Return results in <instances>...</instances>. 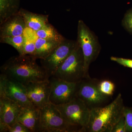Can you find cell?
<instances>
[{
	"label": "cell",
	"instance_id": "cell-14",
	"mask_svg": "<svg viewBox=\"0 0 132 132\" xmlns=\"http://www.w3.org/2000/svg\"><path fill=\"white\" fill-rule=\"evenodd\" d=\"M40 121V109L35 106L22 107L16 120L31 132H39Z\"/></svg>",
	"mask_w": 132,
	"mask_h": 132
},
{
	"label": "cell",
	"instance_id": "cell-8",
	"mask_svg": "<svg viewBox=\"0 0 132 132\" xmlns=\"http://www.w3.org/2000/svg\"><path fill=\"white\" fill-rule=\"evenodd\" d=\"M49 102L55 106L68 103L76 97L78 82H68L52 77L49 78Z\"/></svg>",
	"mask_w": 132,
	"mask_h": 132
},
{
	"label": "cell",
	"instance_id": "cell-19",
	"mask_svg": "<svg viewBox=\"0 0 132 132\" xmlns=\"http://www.w3.org/2000/svg\"><path fill=\"white\" fill-rule=\"evenodd\" d=\"M25 37L23 35L0 38L1 43H5L12 46L19 53L20 55H23V47Z\"/></svg>",
	"mask_w": 132,
	"mask_h": 132
},
{
	"label": "cell",
	"instance_id": "cell-1",
	"mask_svg": "<svg viewBox=\"0 0 132 132\" xmlns=\"http://www.w3.org/2000/svg\"><path fill=\"white\" fill-rule=\"evenodd\" d=\"M36 60L28 55L12 57L1 67V73L24 85L48 80L49 76Z\"/></svg>",
	"mask_w": 132,
	"mask_h": 132
},
{
	"label": "cell",
	"instance_id": "cell-22",
	"mask_svg": "<svg viewBox=\"0 0 132 132\" xmlns=\"http://www.w3.org/2000/svg\"><path fill=\"white\" fill-rule=\"evenodd\" d=\"M36 50L35 41H33L29 39H27L25 37V42L23 47V55H28L35 57Z\"/></svg>",
	"mask_w": 132,
	"mask_h": 132
},
{
	"label": "cell",
	"instance_id": "cell-16",
	"mask_svg": "<svg viewBox=\"0 0 132 132\" xmlns=\"http://www.w3.org/2000/svg\"><path fill=\"white\" fill-rule=\"evenodd\" d=\"M61 42L37 38L35 41L36 50L35 57L37 59H44L48 56Z\"/></svg>",
	"mask_w": 132,
	"mask_h": 132
},
{
	"label": "cell",
	"instance_id": "cell-20",
	"mask_svg": "<svg viewBox=\"0 0 132 132\" xmlns=\"http://www.w3.org/2000/svg\"><path fill=\"white\" fill-rule=\"evenodd\" d=\"M98 87L100 92L105 96H112L115 90V85L111 81L103 80L99 81Z\"/></svg>",
	"mask_w": 132,
	"mask_h": 132
},
{
	"label": "cell",
	"instance_id": "cell-2",
	"mask_svg": "<svg viewBox=\"0 0 132 132\" xmlns=\"http://www.w3.org/2000/svg\"><path fill=\"white\" fill-rule=\"evenodd\" d=\"M125 107L119 93L107 105L91 109L89 122L85 132H112L114 125L123 116Z\"/></svg>",
	"mask_w": 132,
	"mask_h": 132
},
{
	"label": "cell",
	"instance_id": "cell-26",
	"mask_svg": "<svg viewBox=\"0 0 132 132\" xmlns=\"http://www.w3.org/2000/svg\"><path fill=\"white\" fill-rule=\"evenodd\" d=\"M7 132H31L24 125L16 122L10 127Z\"/></svg>",
	"mask_w": 132,
	"mask_h": 132
},
{
	"label": "cell",
	"instance_id": "cell-23",
	"mask_svg": "<svg viewBox=\"0 0 132 132\" xmlns=\"http://www.w3.org/2000/svg\"><path fill=\"white\" fill-rule=\"evenodd\" d=\"M126 123V131L132 132V108L125 107L123 111Z\"/></svg>",
	"mask_w": 132,
	"mask_h": 132
},
{
	"label": "cell",
	"instance_id": "cell-5",
	"mask_svg": "<svg viewBox=\"0 0 132 132\" xmlns=\"http://www.w3.org/2000/svg\"><path fill=\"white\" fill-rule=\"evenodd\" d=\"M56 107L67 123L75 128L78 132H85L89 122L90 110L78 97Z\"/></svg>",
	"mask_w": 132,
	"mask_h": 132
},
{
	"label": "cell",
	"instance_id": "cell-7",
	"mask_svg": "<svg viewBox=\"0 0 132 132\" xmlns=\"http://www.w3.org/2000/svg\"><path fill=\"white\" fill-rule=\"evenodd\" d=\"M97 80L84 78L78 82L76 97L80 99L89 109L102 106L110 97L102 94L99 90Z\"/></svg>",
	"mask_w": 132,
	"mask_h": 132
},
{
	"label": "cell",
	"instance_id": "cell-18",
	"mask_svg": "<svg viewBox=\"0 0 132 132\" xmlns=\"http://www.w3.org/2000/svg\"><path fill=\"white\" fill-rule=\"evenodd\" d=\"M35 32L37 38L48 40L61 42L65 39L54 27L49 23Z\"/></svg>",
	"mask_w": 132,
	"mask_h": 132
},
{
	"label": "cell",
	"instance_id": "cell-10",
	"mask_svg": "<svg viewBox=\"0 0 132 132\" xmlns=\"http://www.w3.org/2000/svg\"><path fill=\"white\" fill-rule=\"evenodd\" d=\"M0 95L7 97L21 107L35 106L28 97L25 85L2 73L0 75Z\"/></svg>",
	"mask_w": 132,
	"mask_h": 132
},
{
	"label": "cell",
	"instance_id": "cell-15",
	"mask_svg": "<svg viewBox=\"0 0 132 132\" xmlns=\"http://www.w3.org/2000/svg\"><path fill=\"white\" fill-rule=\"evenodd\" d=\"M24 18L27 27L36 32L48 24V15L38 14L20 9L19 12Z\"/></svg>",
	"mask_w": 132,
	"mask_h": 132
},
{
	"label": "cell",
	"instance_id": "cell-17",
	"mask_svg": "<svg viewBox=\"0 0 132 132\" xmlns=\"http://www.w3.org/2000/svg\"><path fill=\"white\" fill-rule=\"evenodd\" d=\"M20 0H0V24L19 13Z\"/></svg>",
	"mask_w": 132,
	"mask_h": 132
},
{
	"label": "cell",
	"instance_id": "cell-21",
	"mask_svg": "<svg viewBox=\"0 0 132 132\" xmlns=\"http://www.w3.org/2000/svg\"><path fill=\"white\" fill-rule=\"evenodd\" d=\"M122 25L128 32L132 35V8L127 10L122 21Z\"/></svg>",
	"mask_w": 132,
	"mask_h": 132
},
{
	"label": "cell",
	"instance_id": "cell-3",
	"mask_svg": "<svg viewBox=\"0 0 132 132\" xmlns=\"http://www.w3.org/2000/svg\"><path fill=\"white\" fill-rule=\"evenodd\" d=\"M85 76L84 55L76 41L73 51L52 76L68 82H79L85 78Z\"/></svg>",
	"mask_w": 132,
	"mask_h": 132
},
{
	"label": "cell",
	"instance_id": "cell-11",
	"mask_svg": "<svg viewBox=\"0 0 132 132\" xmlns=\"http://www.w3.org/2000/svg\"><path fill=\"white\" fill-rule=\"evenodd\" d=\"M21 107L4 95H0V132H7L16 122Z\"/></svg>",
	"mask_w": 132,
	"mask_h": 132
},
{
	"label": "cell",
	"instance_id": "cell-13",
	"mask_svg": "<svg viewBox=\"0 0 132 132\" xmlns=\"http://www.w3.org/2000/svg\"><path fill=\"white\" fill-rule=\"evenodd\" d=\"M26 27L24 18L19 13L0 24V38L23 35Z\"/></svg>",
	"mask_w": 132,
	"mask_h": 132
},
{
	"label": "cell",
	"instance_id": "cell-12",
	"mask_svg": "<svg viewBox=\"0 0 132 132\" xmlns=\"http://www.w3.org/2000/svg\"><path fill=\"white\" fill-rule=\"evenodd\" d=\"M25 86L28 97L36 107L41 109L49 103L50 93L49 79L42 81L29 82Z\"/></svg>",
	"mask_w": 132,
	"mask_h": 132
},
{
	"label": "cell",
	"instance_id": "cell-4",
	"mask_svg": "<svg viewBox=\"0 0 132 132\" xmlns=\"http://www.w3.org/2000/svg\"><path fill=\"white\" fill-rule=\"evenodd\" d=\"M77 41L82 50L85 60V78H90L88 70L96 60L101 50L98 39L82 20L78 21Z\"/></svg>",
	"mask_w": 132,
	"mask_h": 132
},
{
	"label": "cell",
	"instance_id": "cell-6",
	"mask_svg": "<svg viewBox=\"0 0 132 132\" xmlns=\"http://www.w3.org/2000/svg\"><path fill=\"white\" fill-rule=\"evenodd\" d=\"M40 110L39 132H78L67 123L56 106L48 103Z\"/></svg>",
	"mask_w": 132,
	"mask_h": 132
},
{
	"label": "cell",
	"instance_id": "cell-24",
	"mask_svg": "<svg viewBox=\"0 0 132 132\" xmlns=\"http://www.w3.org/2000/svg\"><path fill=\"white\" fill-rule=\"evenodd\" d=\"M110 59L112 61L115 62L121 65L132 69V59L113 56L111 57Z\"/></svg>",
	"mask_w": 132,
	"mask_h": 132
},
{
	"label": "cell",
	"instance_id": "cell-25",
	"mask_svg": "<svg viewBox=\"0 0 132 132\" xmlns=\"http://www.w3.org/2000/svg\"><path fill=\"white\" fill-rule=\"evenodd\" d=\"M112 132H126V121L124 115L114 125Z\"/></svg>",
	"mask_w": 132,
	"mask_h": 132
},
{
	"label": "cell",
	"instance_id": "cell-9",
	"mask_svg": "<svg viewBox=\"0 0 132 132\" xmlns=\"http://www.w3.org/2000/svg\"><path fill=\"white\" fill-rule=\"evenodd\" d=\"M76 40L65 38L48 56L40 59L41 65L50 78L53 75L57 69L73 51Z\"/></svg>",
	"mask_w": 132,
	"mask_h": 132
}]
</instances>
